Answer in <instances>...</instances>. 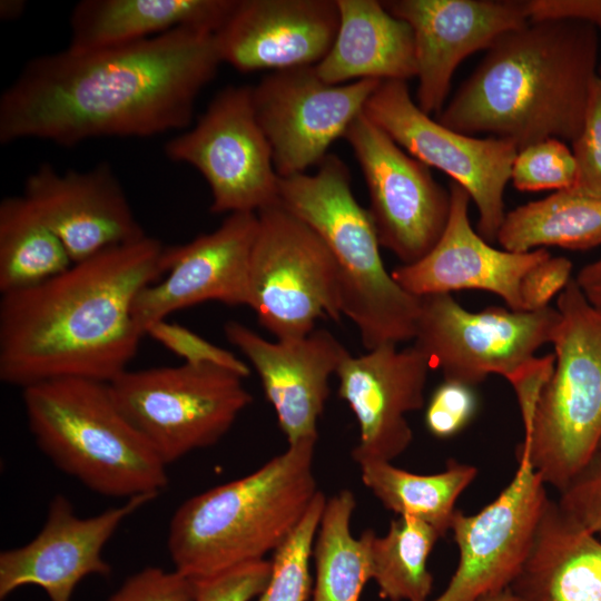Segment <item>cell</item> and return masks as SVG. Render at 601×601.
<instances>
[{
	"instance_id": "2e32d148",
	"label": "cell",
	"mask_w": 601,
	"mask_h": 601,
	"mask_svg": "<svg viewBox=\"0 0 601 601\" xmlns=\"http://www.w3.org/2000/svg\"><path fill=\"white\" fill-rule=\"evenodd\" d=\"M430 370L427 357L414 345L398 349L384 344L343 359L336 372L338 395L358 423L351 453L358 466L392 462L411 445L406 414L424 407Z\"/></svg>"
},
{
	"instance_id": "603a6c76",
	"label": "cell",
	"mask_w": 601,
	"mask_h": 601,
	"mask_svg": "<svg viewBox=\"0 0 601 601\" xmlns=\"http://www.w3.org/2000/svg\"><path fill=\"white\" fill-rule=\"evenodd\" d=\"M449 191L450 216L440 239L417 262L394 268L392 277L415 297L484 290L500 296L510 309L524 312L522 278L551 254L546 248L514 253L492 247L470 224L466 190L451 181Z\"/></svg>"
},
{
	"instance_id": "7402d4cb",
	"label": "cell",
	"mask_w": 601,
	"mask_h": 601,
	"mask_svg": "<svg viewBox=\"0 0 601 601\" xmlns=\"http://www.w3.org/2000/svg\"><path fill=\"white\" fill-rule=\"evenodd\" d=\"M338 23L336 0H235L215 40L223 63L273 72L319 63Z\"/></svg>"
},
{
	"instance_id": "ba28073f",
	"label": "cell",
	"mask_w": 601,
	"mask_h": 601,
	"mask_svg": "<svg viewBox=\"0 0 601 601\" xmlns=\"http://www.w3.org/2000/svg\"><path fill=\"white\" fill-rule=\"evenodd\" d=\"M244 377L211 364L125 371L109 383L128 421L168 466L217 444L253 402Z\"/></svg>"
},
{
	"instance_id": "ee69618b",
	"label": "cell",
	"mask_w": 601,
	"mask_h": 601,
	"mask_svg": "<svg viewBox=\"0 0 601 601\" xmlns=\"http://www.w3.org/2000/svg\"><path fill=\"white\" fill-rule=\"evenodd\" d=\"M26 2L21 0H2L0 2V16L4 20L20 17L24 11Z\"/></svg>"
},
{
	"instance_id": "7a4b0ae2",
	"label": "cell",
	"mask_w": 601,
	"mask_h": 601,
	"mask_svg": "<svg viewBox=\"0 0 601 601\" xmlns=\"http://www.w3.org/2000/svg\"><path fill=\"white\" fill-rule=\"evenodd\" d=\"M158 239L108 248L0 300V380L22 390L59 378L111 383L144 333L132 316L139 292L164 275Z\"/></svg>"
},
{
	"instance_id": "ac0fdd59",
	"label": "cell",
	"mask_w": 601,
	"mask_h": 601,
	"mask_svg": "<svg viewBox=\"0 0 601 601\" xmlns=\"http://www.w3.org/2000/svg\"><path fill=\"white\" fill-rule=\"evenodd\" d=\"M413 31L416 60V105L439 115L452 77L470 55L489 49L505 32L526 24V1L391 0L382 1Z\"/></svg>"
},
{
	"instance_id": "b9f144b4",
	"label": "cell",
	"mask_w": 601,
	"mask_h": 601,
	"mask_svg": "<svg viewBox=\"0 0 601 601\" xmlns=\"http://www.w3.org/2000/svg\"><path fill=\"white\" fill-rule=\"evenodd\" d=\"M526 8L530 21L579 20L601 33V0H529Z\"/></svg>"
},
{
	"instance_id": "52a82bcc",
	"label": "cell",
	"mask_w": 601,
	"mask_h": 601,
	"mask_svg": "<svg viewBox=\"0 0 601 601\" xmlns=\"http://www.w3.org/2000/svg\"><path fill=\"white\" fill-rule=\"evenodd\" d=\"M556 309L554 368L516 450L528 454L545 485L562 492L601 441V311L574 278L558 295Z\"/></svg>"
},
{
	"instance_id": "5b68a950",
	"label": "cell",
	"mask_w": 601,
	"mask_h": 601,
	"mask_svg": "<svg viewBox=\"0 0 601 601\" xmlns=\"http://www.w3.org/2000/svg\"><path fill=\"white\" fill-rule=\"evenodd\" d=\"M278 204L328 247L338 272L342 314L356 326L363 347L414 339L421 298L386 270L375 226L354 197L346 164L327 154L315 174L279 177Z\"/></svg>"
},
{
	"instance_id": "4dcf8cb0",
	"label": "cell",
	"mask_w": 601,
	"mask_h": 601,
	"mask_svg": "<svg viewBox=\"0 0 601 601\" xmlns=\"http://www.w3.org/2000/svg\"><path fill=\"white\" fill-rule=\"evenodd\" d=\"M363 533L380 597L390 601L430 600L433 575L427 560L441 539L439 532L422 520L398 516L382 536L371 529Z\"/></svg>"
},
{
	"instance_id": "e575fe53",
	"label": "cell",
	"mask_w": 601,
	"mask_h": 601,
	"mask_svg": "<svg viewBox=\"0 0 601 601\" xmlns=\"http://www.w3.org/2000/svg\"><path fill=\"white\" fill-rule=\"evenodd\" d=\"M477 406L474 386L443 380L425 405V427L436 439L453 437L471 423Z\"/></svg>"
},
{
	"instance_id": "e0dca14e",
	"label": "cell",
	"mask_w": 601,
	"mask_h": 601,
	"mask_svg": "<svg viewBox=\"0 0 601 601\" xmlns=\"http://www.w3.org/2000/svg\"><path fill=\"white\" fill-rule=\"evenodd\" d=\"M257 231V213H233L214 231L166 246L164 279L142 288L132 305L134 319L144 335L150 324L200 303L247 305Z\"/></svg>"
},
{
	"instance_id": "cb8c5ba5",
	"label": "cell",
	"mask_w": 601,
	"mask_h": 601,
	"mask_svg": "<svg viewBox=\"0 0 601 601\" xmlns=\"http://www.w3.org/2000/svg\"><path fill=\"white\" fill-rule=\"evenodd\" d=\"M509 588L514 601H601V542L549 497Z\"/></svg>"
},
{
	"instance_id": "d4e9b609",
	"label": "cell",
	"mask_w": 601,
	"mask_h": 601,
	"mask_svg": "<svg viewBox=\"0 0 601 601\" xmlns=\"http://www.w3.org/2000/svg\"><path fill=\"white\" fill-rule=\"evenodd\" d=\"M339 23L334 43L315 66L332 85L364 79L407 81L416 77L413 31L376 0H336Z\"/></svg>"
},
{
	"instance_id": "ffe728a7",
	"label": "cell",
	"mask_w": 601,
	"mask_h": 601,
	"mask_svg": "<svg viewBox=\"0 0 601 601\" xmlns=\"http://www.w3.org/2000/svg\"><path fill=\"white\" fill-rule=\"evenodd\" d=\"M224 332L258 374L288 444L318 437L329 380L349 354L347 348L324 328L276 342L236 321L227 322Z\"/></svg>"
},
{
	"instance_id": "8d00e7d4",
	"label": "cell",
	"mask_w": 601,
	"mask_h": 601,
	"mask_svg": "<svg viewBox=\"0 0 601 601\" xmlns=\"http://www.w3.org/2000/svg\"><path fill=\"white\" fill-rule=\"evenodd\" d=\"M197 584L175 569L147 566L130 575L108 601H195Z\"/></svg>"
},
{
	"instance_id": "f1b7e54d",
	"label": "cell",
	"mask_w": 601,
	"mask_h": 601,
	"mask_svg": "<svg viewBox=\"0 0 601 601\" xmlns=\"http://www.w3.org/2000/svg\"><path fill=\"white\" fill-rule=\"evenodd\" d=\"M73 264L55 231L22 196L0 203V293L33 287Z\"/></svg>"
},
{
	"instance_id": "30bf717a",
	"label": "cell",
	"mask_w": 601,
	"mask_h": 601,
	"mask_svg": "<svg viewBox=\"0 0 601 601\" xmlns=\"http://www.w3.org/2000/svg\"><path fill=\"white\" fill-rule=\"evenodd\" d=\"M364 114L407 154L464 188L477 208L479 234L489 243L496 240L506 214L504 189L519 151L514 142L445 127L420 109L406 81H382Z\"/></svg>"
},
{
	"instance_id": "6da1fadb",
	"label": "cell",
	"mask_w": 601,
	"mask_h": 601,
	"mask_svg": "<svg viewBox=\"0 0 601 601\" xmlns=\"http://www.w3.org/2000/svg\"><path fill=\"white\" fill-rule=\"evenodd\" d=\"M221 60L215 33L179 28L112 48L30 59L0 98V141L71 147L187 129Z\"/></svg>"
},
{
	"instance_id": "bcb514c9",
	"label": "cell",
	"mask_w": 601,
	"mask_h": 601,
	"mask_svg": "<svg viewBox=\"0 0 601 601\" xmlns=\"http://www.w3.org/2000/svg\"><path fill=\"white\" fill-rule=\"evenodd\" d=\"M597 452L601 453V441H600V444H599V446H598V451H597Z\"/></svg>"
},
{
	"instance_id": "1f68e13d",
	"label": "cell",
	"mask_w": 601,
	"mask_h": 601,
	"mask_svg": "<svg viewBox=\"0 0 601 601\" xmlns=\"http://www.w3.org/2000/svg\"><path fill=\"white\" fill-rule=\"evenodd\" d=\"M327 497L322 491L307 512L275 550L272 574L257 601H306L312 589L309 561Z\"/></svg>"
},
{
	"instance_id": "f6af8a7d",
	"label": "cell",
	"mask_w": 601,
	"mask_h": 601,
	"mask_svg": "<svg viewBox=\"0 0 601 601\" xmlns=\"http://www.w3.org/2000/svg\"><path fill=\"white\" fill-rule=\"evenodd\" d=\"M479 601H514L510 588L484 595Z\"/></svg>"
},
{
	"instance_id": "4fadbf2b",
	"label": "cell",
	"mask_w": 601,
	"mask_h": 601,
	"mask_svg": "<svg viewBox=\"0 0 601 601\" xmlns=\"http://www.w3.org/2000/svg\"><path fill=\"white\" fill-rule=\"evenodd\" d=\"M343 138L363 173L370 197L367 210L381 247L392 252L401 265L417 262L445 229L451 209L449 189L364 111Z\"/></svg>"
},
{
	"instance_id": "74e56055",
	"label": "cell",
	"mask_w": 601,
	"mask_h": 601,
	"mask_svg": "<svg viewBox=\"0 0 601 601\" xmlns=\"http://www.w3.org/2000/svg\"><path fill=\"white\" fill-rule=\"evenodd\" d=\"M270 574L272 562L264 559L195 581V601H250L264 591Z\"/></svg>"
},
{
	"instance_id": "5bb4252c",
	"label": "cell",
	"mask_w": 601,
	"mask_h": 601,
	"mask_svg": "<svg viewBox=\"0 0 601 601\" xmlns=\"http://www.w3.org/2000/svg\"><path fill=\"white\" fill-rule=\"evenodd\" d=\"M382 81L364 79L332 85L315 66L273 71L252 86L257 121L279 177L306 173L343 138Z\"/></svg>"
},
{
	"instance_id": "60d3db41",
	"label": "cell",
	"mask_w": 601,
	"mask_h": 601,
	"mask_svg": "<svg viewBox=\"0 0 601 601\" xmlns=\"http://www.w3.org/2000/svg\"><path fill=\"white\" fill-rule=\"evenodd\" d=\"M554 363V354L533 357L506 378L516 394L524 430L533 422L541 393L552 375Z\"/></svg>"
},
{
	"instance_id": "3957f363",
	"label": "cell",
	"mask_w": 601,
	"mask_h": 601,
	"mask_svg": "<svg viewBox=\"0 0 601 601\" xmlns=\"http://www.w3.org/2000/svg\"><path fill=\"white\" fill-rule=\"evenodd\" d=\"M600 32L579 20H538L502 35L437 115L447 128L511 140L518 150L573 142L598 73Z\"/></svg>"
},
{
	"instance_id": "f35d334b",
	"label": "cell",
	"mask_w": 601,
	"mask_h": 601,
	"mask_svg": "<svg viewBox=\"0 0 601 601\" xmlns=\"http://www.w3.org/2000/svg\"><path fill=\"white\" fill-rule=\"evenodd\" d=\"M559 504L593 534H601V453L560 492Z\"/></svg>"
},
{
	"instance_id": "7dc6e473",
	"label": "cell",
	"mask_w": 601,
	"mask_h": 601,
	"mask_svg": "<svg viewBox=\"0 0 601 601\" xmlns=\"http://www.w3.org/2000/svg\"><path fill=\"white\" fill-rule=\"evenodd\" d=\"M599 75L601 76V69H600V73H599Z\"/></svg>"
},
{
	"instance_id": "d6986e66",
	"label": "cell",
	"mask_w": 601,
	"mask_h": 601,
	"mask_svg": "<svg viewBox=\"0 0 601 601\" xmlns=\"http://www.w3.org/2000/svg\"><path fill=\"white\" fill-rule=\"evenodd\" d=\"M158 495L144 494L97 515L80 518L62 494L50 501L40 532L27 544L0 553V598L24 585L45 590L50 601H70L86 577H108L102 550L119 525Z\"/></svg>"
},
{
	"instance_id": "8fae6325",
	"label": "cell",
	"mask_w": 601,
	"mask_h": 601,
	"mask_svg": "<svg viewBox=\"0 0 601 601\" xmlns=\"http://www.w3.org/2000/svg\"><path fill=\"white\" fill-rule=\"evenodd\" d=\"M165 154L203 175L211 213H258L278 204L279 176L254 111L252 86L217 92L193 128L166 142Z\"/></svg>"
},
{
	"instance_id": "484cf974",
	"label": "cell",
	"mask_w": 601,
	"mask_h": 601,
	"mask_svg": "<svg viewBox=\"0 0 601 601\" xmlns=\"http://www.w3.org/2000/svg\"><path fill=\"white\" fill-rule=\"evenodd\" d=\"M235 0H82L70 14L67 49L93 51L147 40L179 28L216 32Z\"/></svg>"
},
{
	"instance_id": "9c48e42d",
	"label": "cell",
	"mask_w": 601,
	"mask_h": 601,
	"mask_svg": "<svg viewBox=\"0 0 601 601\" xmlns=\"http://www.w3.org/2000/svg\"><path fill=\"white\" fill-rule=\"evenodd\" d=\"M247 305L276 339L306 336L318 318L339 322L335 260L323 239L279 204L257 213Z\"/></svg>"
},
{
	"instance_id": "83f0119b",
	"label": "cell",
	"mask_w": 601,
	"mask_h": 601,
	"mask_svg": "<svg viewBox=\"0 0 601 601\" xmlns=\"http://www.w3.org/2000/svg\"><path fill=\"white\" fill-rule=\"evenodd\" d=\"M359 470L363 484L385 509L426 522L441 538L450 532L459 496L477 475L475 466L454 459L435 474L411 473L392 462H370Z\"/></svg>"
},
{
	"instance_id": "d590c367",
	"label": "cell",
	"mask_w": 601,
	"mask_h": 601,
	"mask_svg": "<svg viewBox=\"0 0 601 601\" xmlns=\"http://www.w3.org/2000/svg\"><path fill=\"white\" fill-rule=\"evenodd\" d=\"M578 177L573 188L601 199V76L593 80L582 129L572 142Z\"/></svg>"
},
{
	"instance_id": "8992f818",
	"label": "cell",
	"mask_w": 601,
	"mask_h": 601,
	"mask_svg": "<svg viewBox=\"0 0 601 601\" xmlns=\"http://www.w3.org/2000/svg\"><path fill=\"white\" fill-rule=\"evenodd\" d=\"M28 426L62 472L108 497L158 495L167 465L117 406L109 383L59 378L22 390Z\"/></svg>"
},
{
	"instance_id": "ab89813d",
	"label": "cell",
	"mask_w": 601,
	"mask_h": 601,
	"mask_svg": "<svg viewBox=\"0 0 601 601\" xmlns=\"http://www.w3.org/2000/svg\"><path fill=\"white\" fill-rule=\"evenodd\" d=\"M572 263L565 257H549L532 267L522 278L520 295L524 312L549 307L571 279Z\"/></svg>"
},
{
	"instance_id": "d6a6232c",
	"label": "cell",
	"mask_w": 601,
	"mask_h": 601,
	"mask_svg": "<svg viewBox=\"0 0 601 601\" xmlns=\"http://www.w3.org/2000/svg\"><path fill=\"white\" fill-rule=\"evenodd\" d=\"M578 169L573 152L558 138H548L518 151L511 180L520 191L573 188Z\"/></svg>"
},
{
	"instance_id": "277c9868",
	"label": "cell",
	"mask_w": 601,
	"mask_h": 601,
	"mask_svg": "<svg viewBox=\"0 0 601 601\" xmlns=\"http://www.w3.org/2000/svg\"><path fill=\"white\" fill-rule=\"evenodd\" d=\"M317 440L288 444L256 471L184 501L167 539L175 570L200 581L274 553L319 492Z\"/></svg>"
},
{
	"instance_id": "836d02e7",
	"label": "cell",
	"mask_w": 601,
	"mask_h": 601,
	"mask_svg": "<svg viewBox=\"0 0 601 601\" xmlns=\"http://www.w3.org/2000/svg\"><path fill=\"white\" fill-rule=\"evenodd\" d=\"M154 341L184 359L186 364L217 365L237 373L244 378L250 374V367L233 352L217 346L195 332L167 319L150 324L145 332Z\"/></svg>"
},
{
	"instance_id": "4316f807",
	"label": "cell",
	"mask_w": 601,
	"mask_h": 601,
	"mask_svg": "<svg viewBox=\"0 0 601 601\" xmlns=\"http://www.w3.org/2000/svg\"><path fill=\"white\" fill-rule=\"evenodd\" d=\"M496 242L526 253L546 246L589 249L601 244V199L575 188L555 190L505 214Z\"/></svg>"
},
{
	"instance_id": "7bdbcfd3",
	"label": "cell",
	"mask_w": 601,
	"mask_h": 601,
	"mask_svg": "<svg viewBox=\"0 0 601 601\" xmlns=\"http://www.w3.org/2000/svg\"><path fill=\"white\" fill-rule=\"evenodd\" d=\"M574 279L587 300L601 311V257L584 265Z\"/></svg>"
},
{
	"instance_id": "44dd1931",
	"label": "cell",
	"mask_w": 601,
	"mask_h": 601,
	"mask_svg": "<svg viewBox=\"0 0 601 601\" xmlns=\"http://www.w3.org/2000/svg\"><path fill=\"white\" fill-rule=\"evenodd\" d=\"M23 196L65 245L73 263L146 236L108 164L58 171L40 165Z\"/></svg>"
},
{
	"instance_id": "f546056e",
	"label": "cell",
	"mask_w": 601,
	"mask_h": 601,
	"mask_svg": "<svg viewBox=\"0 0 601 601\" xmlns=\"http://www.w3.org/2000/svg\"><path fill=\"white\" fill-rule=\"evenodd\" d=\"M355 508V495L347 489L326 500L313 549V601H359L372 580L366 536L354 538L351 531Z\"/></svg>"
},
{
	"instance_id": "9a60e30c",
	"label": "cell",
	"mask_w": 601,
	"mask_h": 601,
	"mask_svg": "<svg viewBox=\"0 0 601 601\" xmlns=\"http://www.w3.org/2000/svg\"><path fill=\"white\" fill-rule=\"evenodd\" d=\"M515 453V474L492 502L474 514L455 511L450 532L459 563L445 590L427 601H479L518 575L549 496L528 454Z\"/></svg>"
},
{
	"instance_id": "7c38bea8",
	"label": "cell",
	"mask_w": 601,
	"mask_h": 601,
	"mask_svg": "<svg viewBox=\"0 0 601 601\" xmlns=\"http://www.w3.org/2000/svg\"><path fill=\"white\" fill-rule=\"evenodd\" d=\"M559 312L546 307L518 312L487 306L462 307L451 294L421 297L414 346L443 380L475 386L491 374L508 378L551 343Z\"/></svg>"
}]
</instances>
